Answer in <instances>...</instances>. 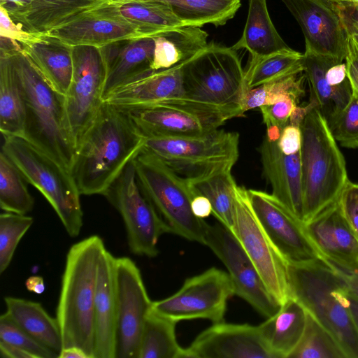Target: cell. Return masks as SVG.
I'll list each match as a JSON object with an SVG mask.
<instances>
[{
    "mask_svg": "<svg viewBox=\"0 0 358 358\" xmlns=\"http://www.w3.org/2000/svg\"><path fill=\"white\" fill-rule=\"evenodd\" d=\"M193 213L197 217L204 219L212 214V206L208 198L201 194H196L191 203Z\"/></svg>",
    "mask_w": 358,
    "mask_h": 358,
    "instance_id": "obj_54",
    "label": "cell"
},
{
    "mask_svg": "<svg viewBox=\"0 0 358 358\" xmlns=\"http://www.w3.org/2000/svg\"><path fill=\"white\" fill-rule=\"evenodd\" d=\"M105 249L97 235L71 245L66 255L57 307L62 348H80L89 358H94V298L99 263Z\"/></svg>",
    "mask_w": 358,
    "mask_h": 358,
    "instance_id": "obj_3",
    "label": "cell"
},
{
    "mask_svg": "<svg viewBox=\"0 0 358 358\" xmlns=\"http://www.w3.org/2000/svg\"><path fill=\"white\" fill-rule=\"evenodd\" d=\"M315 107H318L315 99L310 95L309 102L306 106L296 105L291 113L288 124L300 127L308 113Z\"/></svg>",
    "mask_w": 358,
    "mask_h": 358,
    "instance_id": "obj_53",
    "label": "cell"
},
{
    "mask_svg": "<svg viewBox=\"0 0 358 358\" xmlns=\"http://www.w3.org/2000/svg\"><path fill=\"white\" fill-rule=\"evenodd\" d=\"M59 358H89L86 352L78 347L62 348L59 354Z\"/></svg>",
    "mask_w": 358,
    "mask_h": 358,
    "instance_id": "obj_58",
    "label": "cell"
},
{
    "mask_svg": "<svg viewBox=\"0 0 358 358\" xmlns=\"http://www.w3.org/2000/svg\"><path fill=\"white\" fill-rule=\"evenodd\" d=\"M234 294L228 273L210 268L187 278L173 295L152 301V310L176 322L205 319L217 323L224 321L227 301Z\"/></svg>",
    "mask_w": 358,
    "mask_h": 358,
    "instance_id": "obj_12",
    "label": "cell"
},
{
    "mask_svg": "<svg viewBox=\"0 0 358 358\" xmlns=\"http://www.w3.org/2000/svg\"><path fill=\"white\" fill-rule=\"evenodd\" d=\"M112 0H31L10 15L31 33L43 34Z\"/></svg>",
    "mask_w": 358,
    "mask_h": 358,
    "instance_id": "obj_27",
    "label": "cell"
},
{
    "mask_svg": "<svg viewBox=\"0 0 358 358\" xmlns=\"http://www.w3.org/2000/svg\"><path fill=\"white\" fill-rule=\"evenodd\" d=\"M304 72L266 83L248 91L243 101L245 113L249 110L291 99L299 103L304 95Z\"/></svg>",
    "mask_w": 358,
    "mask_h": 358,
    "instance_id": "obj_41",
    "label": "cell"
},
{
    "mask_svg": "<svg viewBox=\"0 0 358 358\" xmlns=\"http://www.w3.org/2000/svg\"><path fill=\"white\" fill-rule=\"evenodd\" d=\"M307 311L293 297H289L279 310L258 325L262 337L275 358H289L303 334Z\"/></svg>",
    "mask_w": 358,
    "mask_h": 358,
    "instance_id": "obj_28",
    "label": "cell"
},
{
    "mask_svg": "<svg viewBox=\"0 0 358 358\" xmlns=\"http://www.w3.org/2000/svg\"><path fill=\"white\" fill-rule=\"evenodd\" d=\"M327 123L334 138L343 147L358 148V96L352 93L345 108Z\"/></svg>",
    "mask_w": 358,
    "mask_h": 358,
    "instance_id": "obj_44",
    "label": "cell"
},
{
    "mask_svg": "<svg viewBox=\"0 0 358 358\" xmlns=\"http://www.w3.org/2000/svg\"><path fill=\"white\" fill-rule=\"evenodd\" d=\"M277 144L281 152L285 155H293L300 152L301 146L300 127L287 124L282 129L281 136Z\"/></svg>",
    "mask_w": 358,
    "mask_h": 358,
    "instance_id": "obj_49",
    "label": "cell"
},
{
    "mask_svg": "<svg viewBox=\"0 0 358 358\" xmlns=\"http://www.w3.org/2000/svg\"><path fill=\"white\" fill-rule=\"evenodd\" d=\"M26 180L13 162L0 152V207L5 212L27 215L33 210L34 199Z\"/></svg>",
    "mask_w": 358,
    "mask_h": 358,
    "instance_id": "obj_39",
    "label": "cell"
},
{
    "mask_svg": "<svg viewBox=\"0 0 358 358\" xmlns=\"http://www.w3.org/2000/svg\"><path fill=\"white\" fill-rule=\"evenodd\" d=\"M230 168H224L187 178L194 194L208 199L212 206V214L230 230L235 220V187L237 185Z\"/></svg>",
    "mask_w": 358,
    "mask_h": 358,
    "instance_id": "obj_35",
    "label": "cell"
},
{
    "mask_svg": "<svg viewBox=\"0 0 358 358\" xmlns=\"http://www.w3.org/2000/svg\"><path fill=\"white\" fill-rule=\"evenodd\" d=\"M0 341L17 346L34 358H55L58 353L38 342L18 326L6 313L0 317Z\"/></svg>",
    "mask_w": 358,
    "mask_h": 358,
    "instance_id": "obj_43",
    "label": "cell"
},
{
    "mask_svg": "<svg viewBox=\"0 0 358 358\" xmlns=\"http://www.w3.org/2000/svg\"><path fill=\"white\" fill-rule=\"evenodd\" d=\"M334 3H358V0H328Z\"/></svg>",
    "mask_w": 358,
    "mask_h": 358,
    "instance_id": "obj_61",
    "label": "cell"
},
{
    "mask_svg": "<svg viewBox=\"0 0 358 358\" xmlns=\"http://www.w3.org/2000/svg\"><path fill=\"white\" fill-rule=\"evenodd\" d=\"M348 308L353 322L358 331V297L348 291Z\"/></svg>",
    "mask_w": 358,
    "mask_h": 358,
    "instance_id": "obj_59",
    "label": "cell"
},
{
    "mask_svg": "<svg viewBox=\"0 0 358 358\" xmlns=\"http://www.w3.org/2000/svg\"><path fill=\"white\" fill-rule=\"evenodd\" d=\"M31 0H0V6L11 15L27 7Z\"/></svg>",
    "mask_w": 358,
    "mask_h": 358,
    "instance_id": "obj_56",
    "label": "cell"
},
{
    "mask_svg": "<svg viewBox=\"0 0 358 358\" xmlns=\"http://www.w3.org/2000/svg\"><path fill=\"white\" fill-rule=\"evenodd\" d=\"M0 36L19 43L22 46L34 40L38 34L24 29L10 17L8 11L0 6Z\"/></svg>",
    "mask_w": 358,
    "mask_h": 358,
    "instance_id": "obj_47",
    "label": "cell"
},
{
    "mask_svg": "<svg viewBox=\"0 0 358 358\" xmlns=\"http://www.w3.org/2000/svg\"><path fill=\"white\" fill-rule=\"evenodd\" d=\"M282 129L277 125L271 124L266 127V138L270 142L276 143L281 136Z\"/></svg>",
    "mask_w": 358,
    "mask_h": 358,
    "instance_id": "obj_60",
    "label": "cell"
},
{
    "mask_svg": "<svg viewBox=\"0 0 358 358\" xmlns=\"http://www.w3.org/2000/svg\"><path fill=\"white\" fill-rule=\"evenodd\" d=\"M304 55L290 48L250 61L245 71L248 90L289 76L303 73Z\"/></svg>",
    "mask_w": 358,
    "mask_h": 358,
    "instance_id": "obj_38",
    "label": "cell"
},
{
    "mask_svg": "<svg viewBox=\"0 0 358 358\" xmlns=\"http://www.w3.org/2000/svg\"><path fill=\"white\" fill-rule=\"evenodd\" d=\"M181 66L143 75L116 87L103 97V101L131 111L182 97Z\"/></svg>",
    "mask_w": 358,
    "mask_h": 358,
    "instance_id": "obj_21",
    "label": "cell"
},
{
    "mask_svg": "<svg viewBox=\"0 0 358 358\" xmlns=\"http://www.w3.org/2000/svg\"><path fill=\"white\" fill-rule=\"evenodd\" d=\"M337 202L345 219L358 237V184L347 182Z\"/></svg>",
    "mask_w": 358,
    "mask_h": 358,
    "instance_id": "obj_45",
    "label": "cell"
},
{
    "mask_svg": "<svg viewBox=\"0 0 358 358\" xmlns=\"http://www.w3.org/2000/svg\"><path fill=\"white\" fill-rule=\"evenodd\" d=\"M236 51L211 43L184 63L180 98L229 119L243 116L245 71Z\"/></svg>",
    "mask_w": 358,
    "mask_h": 358,
    "instance_id": "obj_5",
    "label": "cell"
},
{
    "mask_svg": "<svg viewBox=\"0 0 358 358\" xmlns=\"http://www.w3.org/2000/svg\"><path fill=\"white\" fill-rule=\"evenodd\" d=\"M345 63L352 93L358 96V42L350 36Z\"/></svg>",
    "mask_w": 358,
    "mask_h": 358,
    "instance_id": "obj_50",
    "label": "cell"
},
{
    "mask_svg": "<svg viewBox=\"0 0 358 358\" xmlns=\"http://www.w3.org/2000/svg\"><path fill=\"white\" fill-rule=\"evenodd\" d=\"M289 296L299 301L334 337L346 358H358V331L348 308V289L322 260L287 264Z\"/></svg>",
    "mask_w": 358,
    "mask_h": 358,
    "instance_id": "obj_4",
    "label": "cell"
},
{
    "mask_svg": "<svg viewBox=\"0 0 358 358\" xmlns=\"http://www.w3.org/2000/svg\"><path fill=\"white\" fill-rule=\"evenodd\" d=\"M303 55V72L308 82L310 95L315 99L319 110L328 122L348 103L352 94L350 82L348 78L339 85L331 86L326 80L325 72L332 63L337 62L308 52Z\"/></svg>",
    "mask_w": 358,
    "mask_h": 358,
    "instance_id": "obj_31",
    "label": "cell"
},
{
    "mask_svg": "<svg viewBox=\"0 0 358 358\" xmlns=\"http://www.w3.org/2000/svg\"><path fill=\"white\" fill-rule=\"evenodd\" d=\"M115 358H139L146 317L152 301L136 264L127 257H116Z\"/></svg>",
    "mask_w": 358,
    "mask_h": 358,
    "instance_id": "obj_14",
    "label": "cell"
},
{
    "mask_svg": "<svg viewBox=\"0 0 358 358\" xmlns=\"http://www.w3.org/2000/svg\"><path fill=\"white\" fill-rule=\"evenodd\" d=\"M303 222L306 223L337 200L349 181L343 155L318 107L301 127Z\"/></svg>",
    "mask_w": 358,
    "mask_h": 358,
    "instance_id": "obj_6",
    "label": "cell"
},
{
    "mask_svg": "<svg viewBox=\"0 0 358 358\" xmlns=\"http://www.w3.org/2000/svg\"><path fill=\"white\" fill-rule=\"evenodd\" d=\"M245 49L255 61L289 48L274 27L269 16L266 0H249L246 23L240 39L231 47Z\"/></svg>",
    "mask_w": 358,
    "mask_h": 358,
    "instance_id": "obj_32",
    "label": "cell"
},
{
    "mask_svg": "<svg viewBox=\"0 0 358 358\" xmlns=\"http://www.w3.org/2000/svg\"><path fill=\"white\" fill-rule=\"evenodd\" d=\"M25 286L28 291L37 294H42L45 289L43 278L38 275H32L28 278L26 280Z\"/></svg>",
    "mask_w": 358,
    "mask_h": 358,
    "instance_id": "obj_57",
    "label": "cell"
},
{
    "mask_svg": "<svg viewBox=\"0 0 358 358\" xmlns=\"http://www.w3.org/2000/svg\"><path fill=\"white\" fill-rule=\"evenodd\" d=\"M327 82L331 86H337L348 79L347 69L345 62H334L325 72Z\"/></svg>",
    "mask_w": 358,
    "mask_h": 358,
    "instance_id": "obj_52",
    "label": "cell"
},
{
    "mask_svg": "<svg viewBox=\"0 0 358 358\" xmlns=\"http://www.w3.org/2000/svg\"><path fill=\"white\" fill-rule=\"evenodd\" d=\"M248 192L258 220L288 263L305 264L322 259L304 223L272 194L252 189Z\"/></svg>",
    "mask_w": 358,
    "mask_h": 358,
    "instance_id": "obj_16",
    "label": "cell"
},
{
    "mask_svg": "<svg viewBox=\"0 0 358 358\" xmlns=\"http://www.w3.org/2000/svg\"><path fill=\"white\" fill-rule=\"evenodd\" d=\"M1 151L13 162L27 182L48 200L71 237L83 224L78 186L71 172L43 151L20 136H3Z\"/></svg>",
    "mask_w": 358,
    "mask_h": 358,
    "instance_id": "obj_7",
    "label": "cell"
},
{
    "mask_svg": "<svg viewBox=\"0 0 358 358\" xmlns=\"http://www.w3.org/2000/svg\"><path fill=\"white\" fill-rule=\"evenodd\" d=\"M45 34L71 46L90 45L96 48L119 40L148 36L124 20L100 14L94 10Z\"/></svg>",
    "mask_w": 358,
    "mask_h": 358,
    "instance_id": "obj_24",
    "label": "cell"
},
{
    "mask_svg": "<svg viewBox=\"0 0 358 358\" xmlns=\"http://www.w3.org/2000/svg\"><path fill=\"white\" fill-rule=\"evenodd\" d=\"M289 358H346V357L330 333L307 311L303 334Z\"/></svg>",
    "mask_w": 358,
    "mask_h": 358,
    "instance_id": "obj_40",
    "label": "cell"
},
{
    "mask_svg": "<svg viewBox=\"0 0 358 358\" xmlns=\"http://www.w3.org/2000/svg\"><path fill=\"white\" fill-rule=\"evenodd\" d=\"M322 259L341 278L349 292L358 297V264L344 265Z\"/></svg>",
    "mask_w": 358,
    "mask_h": 358,
    "instance_id": "obj_48",
    "label": "cell"
},
{
    "mask_svg": "<svg viewBox=\"0 0 358 358\" xmlns=\"http://www.w3.org/2000/svg\"><path fill=\"white\" fill-rule=\"evenodd\" d=\"M140 189L171 232L204 245L208 224L192 212L194 193L186 178L155 155L141 151L134 159Z\"/></svg>",
    "mask_w": 358,
    "mask_h": 358,
    "instance_id": "obj_8",
    "label": "cell"
},
{
    "mask_svg": "<svg viewBox=\"0 0 358 358\" xmlns=\"http://www.w3.org/2000/svg\"><path fill=\"white\" fill-rule=\"evenodd\" d=\"M204 245L222 261L234 287L235 294L266 317L274 315L280 304L271 294L256 266L229 228L208 225Z\"/></svg>",
    "mask_w": 358,
    "mask_h": 358,
    "instance_id": "obj_15",
    "label": "cell"
},
{
    "mask_svg": "<svg viewBox=\"0 0 358 358\" xmlns=\"http://www.w3.org/2000/svg\"><path fill=\"white\" fill-rule=\"evenodd\" d=\"M145 139L129 111L103 101L76 152L71 174L80 194L104 195Z\"/></svg>",
    "mask_w": 358,
    "mask_h": 358,
    "instance_id": "obj_1",
    "label": "cell"
},
{
    "mask_svg": "<svg viewBox=\"0 0 358 358\" xmlns=\"http://www.w3.org/2000/svg\"><path fill=\"white\" fill-rule=\"evenodd\" d=\"M271 294L282 305L289 296L288 262L272 243L251 206L248 189L235 187V220L231 230Z\"/></svg>",
    "mask_w": 358,
    "mask_h": 358,
    "instance_id": "obj_13",
    "label": "cell"
},
{
    "mask_svg": "<svg viewBox=\"0 0 358 358\" xmlns=\"http://www.w3.org/2000/svg\"><path fill=\"white\" fill-rule=\"evenodd\" d=\"M115 258L106 248L99 263L94 306V358H115Z\"/></svg>",
    "mask_w": 358,
    "mask_h": 358,
    "instance_id": "obj_25",
    "label": "cell"
},
{
    "mask_svg": "<svg viewBox=\"0 0 358 358\" xmlns=\"http://www.w3.org/2000/svg\"><path fill=\"white\" fill-rule=\"evenodd\" d=\"M25 108L20 79L10 53L0 49V131L22 136Z\"/></svg>",
    "mask_w": 358,
    "mask_h": 358,
    "instance_id": "obj_34",
    "label": "cell"
},
{
    "mask_svg": "<svg viewBox=\"0 0 358 358\" xmlns=\"http://www.w3.org/2000/svg\"><path fill=\"white\" fill-rule=\"evenodd\" d=\"M7 315L38 342L59 354L62 338L57 318L50 316L42 305L24 299L4 298Z\"/></svg>",
    "mask_w": 358,
    "mask_h": 358,
    "instance_id": "obj_33",
    "label": "cell"
},
{
    "mask_svg": "<svg viewBox=\"0 0 358 358\" xmlns=\"http://www.w3.org/2000/svg\"><path fill=\"white\" fill-rule=\"evenodd\" d=\"M258 151L263 176L271 185V194L303 222L300 152L285 155L279 149L277 142H270L266 136L258 148Z\"/></svg>",
    "mask_w": 358,
    "mask_h": 358,
    "instance_id": "obj_22",
    "label": "cell"
},
{
    "mask_svg": "<svg viewBox=\"0 0 358 358\" xmlns=\"http://www.w3.org/2000/svg\"><path fill=\"white\" fill-rule=\"evenodd\" d=\"M155 48L151 69L154 71L180 66L207 45V33L200 27L182 26L153 36Z\"/></svg>",
    "mask_w": 358,
    "mask_h": 358,
    "instance_id": "obj_30",
    "label": "cell"
},
{
    "mask_svg": "<svg viewBox=\"0 0 358 358\" xmlns=\"http://www.w3.org/2000/svg\"><path fill=\"white\" fill-rule=\"evenodd\" d=\"M145 136H195L217 129L229 119L194 106L169 101L129 111Z\"/></svg>",
    "mask_w": 358,
    "mask_h": 358,
    "instance_id": "obj_18",
    "label": "cell"
},
{
    "mask_svg": "<svg viewBox=\"0 0 358 358\" xmlns=\"http://www.w3.org/2000/svg\"><path fill=\"white\" fill-rule=\"evenodd\" d=\"M335 3L348 35L358 42V3Z\"/></svg>",
    "mask_w": 358,
    "mask_h": 358,
    "instance_id": "obj_51",
    "label": "cell"
},
{
    "mask_svg": "<svg viewBox=\"0 0 358 358\" xmlns=\"http://www.w3.org/2000/svg\"><path fill=\"white\" fill-rule=\"evenodd\" d=\"M304 224L322 259L344 265L358 264V237L343 215L337 200Z\"/></svg>",
    "mask_w": 358,
    "mask_h": 358,
    "instance_id": "obj_20",
    "label": "cell"
},
{
    "mask_svg": "<svg viewBox=\"0 0 358 358\" xmlns=\"http://www.w3.org/2000/svg\"><path fill=\"white\" fill-rule=\"evenodd\" d=\"M103 196L122 216L131 252L139 256L156 257L159 252L157 243L160 236L171 232L141 192L133 160Z\"/></svg>",
    "mask_w": 358,
    "mask_h": 358,
    "instance_id": "obj_10",
    "label": "cell"
},
{
    "mask_svg": "<svg viewBox=\"0 0 358 358\" xmlns=\"http://www.w3.org/2000/svg\"><path fill=\"white\" fill-rule=\"evenodd\" d=\"M185 352V358H275L258 326L224 321L201 332Z\"/></svg>",
    "mask_w": 358,
    "mask_h": 358,
    "instance_id": "obj_19",
    "label": "cell"
},
{
    "mask_svg": "<svg viewBox=\"0 0 358 358\" xmlns=\"http://www.w3.org/2000/svg\"><path fill=\"white\" fill-rule=\"evenodd\" d=\"M176 322L151 310L141 336L139 358H185L176 336Z\"/></svg>",
    "mask_w": 358,
    "mask_h": 358,
    "instance_id": "obj_37",
    "label": "cell"
},
{
    "mask_svg": "<svg viewBox=\"0 0 358 358\" xmlns=\"http://www.w3.org/2000/svg\"><path fill=\"white\" fill-rule=\"evenodd\" d=\"M34 219L27 215L10 212L0 215V273L2 274L11 262L15 249L25 233L31 227Z\"/></svg>",
    "mask_w": 358,
    "mask_h": 358,
    "instance_id": "obj_42",
    "label": "cell"
},
{
    "mask_svg": "<svg viewBox=\"0 0 358 358\" xmlns=\"http://www.w3.org/2000/svg\"><path fill=\"white\" fill-rule=\"evenodd\" d=\"M8 51L17 73L25 108L22 138L71 173L76 150L65 110V96L43 78L21 45H1Z\"/></svg>",
    "mask_w": 358,
    "mask_h": 358,
    "instance_id": "obj_2",
    "label": "cell"
},
{
    "mask_svg": "<svg viewBox=\"0 0 358 358\" xmlns=\"http://www.w3.org/2000/svg\"><path fill=\"white\" fill-rule=\"evenodd\" d=\"M299 23L306 51L345 61L349 35L336 3L328 0H281Z\"/></svg>",
    "mask_w": 358,
    "mask_h": 358,
    "instance_id": "obj_17",
    "label": "cell"
},
{
    "mask_svg": "<svg viewBox=\"0 0 358 358\" xmlns=\"http://www.w3.org/2000/svg\"><path fill=\"white\" fill-rule=\"evenodd\" d=\"M22 47L48 84L65 96L73 74L72 46L44 33Z\"/></svg>",
    "mask_w": 358,
    "mask_h": 358,
    "instance_id": "obj_26",
    "label": "cell"
},
{
    "mask_svg": "<svg viewBox=\"0 0 358 358\" xmlns=\"http://www.w3.org/2000/svg\"><path fill=\"white\" fill-rule=\"evenodd\" d=\"M73 74L65 95L70 135L77 152L103 103L106 69L99 48L72 46Z\"/></svg>",
    "mask_w": 358,
    "mask_h": 358,
    "instance_id": "obj_11",
    "label": "cell"
},
{
    "mask_svg": "<svg viewBox=\"0 0 358 358\" xmlns=\"http://www.w3.org/2000/svg\"><path fill=\"white\" fill-rule=\"evenodd\" d=\"M298 103L291 99H285L273 104L264 105L259 108L266 127L275 124L282 129L289 122V118L294 108Z\"/></svg>",
    "mask_w": 358,
    "mask_h": 358,
    "instance_id": "obj_46",
    "label": "cell"
},
{
    "mask_svg": "<svg viewBox=\"0 0 358 358\" xmlns=\"http://www.w3.org/2000/svg\"><path fill=\"white\" fill-rule=\"evenodd\" d=\"M167 6L185 26L224 25L241 6V0H143Z\"/></svg>",
    "mask_w": 358,
    "mask_h": 358,
    "instance_id": "obj_36",
    "label": "cell"
},
{
    "mask_svg": "<svg viewBox=\"0 0 358 358\" xmlns=\"http://www.w3.org/2000/svg\"><path fill=\"white\" fill-rule=\"evenodd\" d=\"M94 10L124 20L148 36L169 28L185 26L167 6L155 1L112 0Z\"/></svg>",
    "mask_w": 358,
    "mask_h": 358,
    "instance_id": "obj_29",
    "label": "cell"
},
{
    "mask_svg": "<svg viewBox=\"0 0 358 358\" xmlns=\"http://www.w3.org/2000/svg\"><path fill=\"white\" fill-rule=\"evenodd\" d=\"M153 36L119 40L99 48L106 69L103 99L116 87L150 71Z\"/></svg>",
    "mask_w": 358,
    "mask_h": 358,
    "instance_id": "obj_23",
    "label": "cell"
},
{
    "mask_svg": "<svg viewBox=\"0 0 358 358\" xmlns=\"http://www.w3.org/2000/svg\"><path fill=\"white\" fill-rule=\"evenodd\" d=\"M238 133L217 129L195 136H145L141 151L158 157L178 175L193 178L232 169L238 159Z\"/></svg>",
    "mask_w": 358,
    "mask_h": 358,
    "instance_id": "obj_9",
    "label": "cell"
},
{
    "mask_svg": "<svg viewBox=\"0 0 358 358\" xmlns=\"http://www.w3.org/2000/svg\"><path fill=\"white\" fill-rule=\"evenodd\" d=\"M1 358H34L29 352L17 346L0 341Z\"/></svg>",
    "mask_w": 358,
    "mask_h": 358,
    "instance_id": "obj_55",
    "label": "cell"
}]
</instances>
